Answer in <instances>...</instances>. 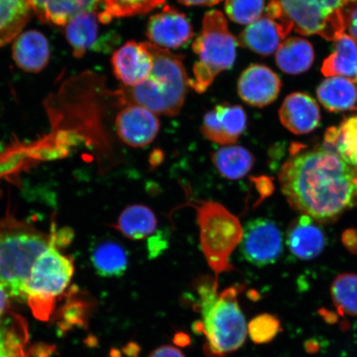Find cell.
<instances>
[{
	"instance_id": "obj_21",
	"label": "cell",
	"mask_w": 357,
	"mask_h": 357,
	"mask_svg": "<svg viewBox=\"0 0 357 357\" xmlns=\"http://www.w3.org/2000/svg\"><path fill=\"white\" fill-rule=\"evenodd\" d=\"M91 261L96 273L102 278H119L128 270L127 250L114 240H102L93 245Z\"/></svg>"
},
{
	"instance_id": "obj_33",
	"label": "cell",
	"mask_w": 357,
	"mask_h": 357,
	"mask_svg": "<svg viewBox=\"0 0 357 357\" xmlns=\"http://www.w3.org/2000/svg\"><path fill=\"white\" fill-rule=\"evenodd\" d=\"M87 306L86 303L75 301L66 307L64 324L69 325L86 324Z\"/></svg>"
},
{
	"instance_id": "obj_3",
	"label": "cell",
	"mask_w": 357,
	"mask_h": 357,
	"mask_svg": "<svg viewBox=\"0 0 357 357\" xmlns=\"http://www.w3.org/2000/svg\"><path fill=\"white\" fill-rule=\"evenodd\" d=\"M153 58L149 77L134 87H122L115 96L122 105H139L155 114L175 116L184 105L190 79L183 56L168 49L144 43Z\"/></svg>"
},
{
	"instance_id": "obj_19",
	"label": "cell",
	"mask_w": 357,
	"mask_h": 357,
	"mask_svg": "<svg viewBox=\"0 0 357 357\" xmlns=\"http://www.w3.org/2000/svg\"><path fill=\"white\" fill-rule=\"evenodd\" d=\"M29 2L40 21L64 26L80 13L96 11L99 0H29Z\"/></svg>"
},
{
	"instance_id": "obj_6",
	"label": "cell",
	"mask_w": 357,
	"mask_h": 357,
	"mask_svg": "<svg viewBox=\"0 0 357 357\" xmlns=\"http://www.w3.org/2000/svg\"><path fill=\"white\" fill-rule=\"evenodd\" d=\"M192 205L197 215L201 250L218 285L220 276L234 270L230 258L242 242L243 227L238 217L215 201Z\"/></svg>"
},
{
	"instance_id": "obj_13",
	"label": "cell",
	"mask_w": 357,
	"mask_h": 357,
	"mask_svg": "<svg viewBox=\"0 0 357 357\" xmlns=\"http://www.w3.org/2000/svg\"><path fill=\"white\" fill-rule=\"evenodd\" d=\"M281 89L280 79L273 70L264 65L254 64L240 75L238 95L248 105L262 108L273 102Z\"/></svg>"
},
{
	"instance_id": "obj_25",
	"label": "cell",
	"mask_w": 357,
	"mask_h": 357,
	"mask_svg": "<svg viewBox=\"0 0 357 357\" xmlns=\"http://www.w3.org/2000/svg\"><path fill=\"white\" fill-rule=\"evenodd\" d=\"M314 61V47L309 41L301 38L287 39L276 51V64L281 70L289 75L305 73Z\"/></svg>"
},
{
	"instance_id": "obj_36",
	"label": "cell",
	"mask_w": 357,
	"mask_h": 357,
	"mask_svg": "<svg viewBox=\"0 0 357 357\" xmlns=\"http://www.w3.org/2000/svg\"><path fill=\"white\" fill-rule=\"evenodd\" d=\"M149 357H185L178 348L166 345L156 348Z\"/></svg>"
},
{
	"instance_id": "obj_23",
	"label": "cell",
	"mask_w": 357,
	"mask_h": 357,
	"mask_svg": "<svg viewBox=\"0 0 357 357\" xmlns=\"http://www.w3.org/2000/svg\"><path fill=\"white\" fill-rule=\"evenodd\" d=\"M324 77H341L351 82L357 77V44L350 36L343 34L336 40L334 52L324 61Z\"/></svg>"
},
{
	"instance_id": "obj_8",
	"label": "cell",
	"mask_w": 357,
	"mask_h": 357,
	"mask_svg": "<svg viewBox=\"0 0 357 357\" xmlns=\"http://www.w3.org/2000/svg\"><path fill=\"white\" fill-rule=\"evenodd\" d=\"M291 22L296 32L336 41L347 29L346 0H271Z\"/></svg>"
},
{
	"instance_id": "obj_30",
	"label": "cell",
	"mask_w": 357,
	"mask_h": 357,
	"mask_svg": "<svg viewBox=\"0 0 357 357\" xmlns=\"http://www.w3.org/2000/svg\"><path fill=\"white\" fill-rule=\"evenodd\" d=\"M331 296L339 314L357 316V274L338 275L331 287Z\"/></svg>"
},
{
	"instance_id": "obj_1",
	"label": "cell",
	"mask_w": 357,
	"mask_h": 357,
	"mask_svg": "<svg viewBox=\"0 0 357 357\" xmlns=\"http://www.w3.org/2000/svg\"><path fill=\"white\" fill-rule=\"evenodd\" d=\"M280 173L281 190L291 206L321 222L331 221L357 203V174L328 147L293 146Z\"/></svg>"
},
{
	"instance_id": "obj_22",
	"label": "cell",
	"mask_w": 357,
	"mask_h": 357,
	"mask_svg": "<svg viewBox=\"0 0 357 357\" xmlns=\"http://www.w3.org/2000/svg\"><path fill=\"white\" fill-rule=\"evenodd\" d=\"M317 96L324 108L330 112L357 110V87L351 79L329 77L319 84Z\"/></svg>"
},
{
	"instance_id": "obj_2",
	"label": "cell",
	"mask_w": 357,
	"mask_h": 357,
	"mask_svg": "<svg viewBox=\"0 0 357 357\" xmlns=\"http://www.w3.org/2000/svg\"><path fill=\"white\" fill-rule=\"evenodd\" d=\"M195 287L196 310L201 316L196 330L206 338L205 354L225 357L238 350L248 337V324L238 300L243 287L234 285L218 292V285L209 276L199 279Z\"/></svg>"
},
{
	"instance_id": "obj_9",
	"label": "cell",
	"mask_w": 357,
	"mask_h": 357,
	"mask_svg": "<svg viewBox=\"0 0 357 357\" xmlns=\"http://www.w3.org/2000/svg\"><path fill=\"white\" fill-rule=\"evenodd\" d=\"M240 245L245 260L262 267L275 262L282 253V234L274 222L256 218L245 225Z\"/></svg>"
},
{
	"instance_id": "obj_37",
	"label": "cell",
	"mask_w": 357,
	"mask_h": 357,
	"mask_svg": "<svg viewBox=\"0 0 357 357\" xmlns=\"http://www.w3.org/2000/svg\"><path fill=\"white\" fill-rule=\"evenodd\" d=\"M10 298L8 293L3 288L0 287V318L6 315L10 307Z\"/></svg>"
},
{
	"instance_id": "obj_31",
	"label": "cell",
	"mask_w": 357,
	"mask_h": 357,
	"mask_svg": "<svg viewBox=\"0 0 357 357\" xmlns=\"http://www.w3.org/2000/svg\"><path fill=\"white\" fill-rule=\"evenodd\" d=\"M265 0H226L225 12L231 21L239 24H251L260 19Z\"/></svg>"
},
{
	"instance_id": "obj_14",
	"label": "cell",
	"mask_w": 357,
	"mask_h": 357,
	"mask_svg": "<svg viewBox=\"0 0 357 357\" xmlns=\"http://www.w3.org/2000/svg\"><path fill=\"white\" fill-rule=\"evenodd\" d=\"M112 66L115 77L124 87H134L149 77L153 58L144 43L130 41L114 53Z\"/></svg>"
},
{
	"instance_id": "obj_5",
	"label": "cell",
	"mask_w": 357,
	"mask_h": 357,
	"mask_svg": "<svg viewBox=\"0 0 357 357\" xmlns=\"http://www.w3.org/2000/svg\"><path fill=\"white\" fill-rule=\"evenodd\" d=\"M71 238V231H58L55 242L38 258L26 281V302L40 320L50 319L56 298L66 291L73 278V259L59 251Z\"/></svg>"
},
{
	"instance_id": "obj_12",
	"label": "cell",
	"mask_w": 357,
	"mask_h": 357,
	"mask_svg": "<svg viewBox=\"0 0 357 357\" xmlns=\"http://www.w3.org/2000/svg\"><path fill=\"white\" fill-rule=\"evenodd\" d=\"M116 131L125 144L141 149L155 140L160 122L153 112L139 105H128L116 119Z\"/></svg>"
},
{
	"instance_id": "obj_20",
	"label": "cell",
	"mask_w": 357,
	"mask_h": 357,
	"mask_svg": "<svg viewBox=\"0 0 357 357\" xmlns=\"http://www.w3.org/2000/svg\"><path fill=\"white\" fill-rule=\"evenodd\" d=\"M99 22L96 11L80 13L67 22L66 38L73 49L75 57L82 58L88 51L100 47Z\"/></svg>"
},
{
	"instance_id": "obj_40",
	"label": "cell",
	"mask_w": 357,
	"mask_h": 357,
	"mask_svg": "<svg viewBox=\"0 0 357 357\" xmlns=\"http://www.w3.org/2000/svg\"><path fill=\"white\" fill-rule=\"evenodd\" d=\"M354 82L355 83L356 87H357V77H356V79L354 80Z\"/></svg>"
},
{
	"instance_id": "obj_10",
	"label": "cell",
	"mask_w": 357,
	"mask_h": 357,
	"mask_svg": "<svg viewBox=\"0 0 357 357\" xmlns=\"http://www.w3.org/2000/svg\"><path fill=\"white\" fill-rule=\"evenodd\" d=\"M146 36L156 46L176 49L193 38L194 29L184 13L165 6L162 11L150 17Z\"/></svg>"
},
{
	"instance_id": "obj_17",
	"label": "cell",
	"mask_w": 357,
	"mask_h": 357,
	"mask_svg": "<svg viewBox=\"0 0 357 357\" xmlns=\"http://www.w3.org/2000/svg\"><path fill=\"white\" fill-rule=\"evenodd\" d=\"M13 46L15 63L26 73H38L50 60V47L45 36L36 30L17 36Z\"/></svg>"
},
{
	"instance_id": "obj_4",
	"label": "cell",
	"mask_w": 357,
	"mask_h": 357,
	"mask_svg": "<svg viewBox=\"0 0 357 357\" xmlns=\"http://www.w3.org/2000/svg\"><path fill=\"white\" fill-rule=\"evenodd\" d=\"M57 231L43 233L8 214L0 220V287L25 302V285L38 258L55 242Z\"/></svg>"
},
{
	"instance_id": "obj_26",
	"label": "cell",
	"mask_w": 357,
	"mask_h": 357,
	"mask_svg": "<svg viewBox=\"0 0 357 357\" xmlns=\"http://www.w3.org/2000/svg\"><path fill=\"white\" fill-rule=\"evenodd\" d=\"M158 225V218L149 207L132 204L120 213L114 227L127 238L137 241L153 234Z\"/></svg>"
},
{
	"instance_id": "obj_34",
	"label": "cell",
	"mask_w": 357,
	"mask_h": 357,
	"mask_svg": "<svg viewBox=\"0 0 357 357\" xmlns=\"http://www.w3.org/2000/svg\"><path fill=\"white\" fill-rule=\"evenodd\" d=\"M347 29L357 44V3L345 10Z\"/></svg>"
},
{
	"instance_id": "obj_16",
	"label": "cell",
	"mask_w": 357,
	"mask_h": 357,
	"mask_svg": "<svg viewBox=\"0 0 357 357\" xmlns=\"http://www.w3.org/2000/svg\"><path fill=\"white\" fill-rule=\"evenodd\" d=\"M279 116L281 123L296 135L314 131L321 119L318 104L312 97L301 92L293 93L285 98Z\"/></svg>"
},
{
	"instance_id": "obj_29",
	"label": "cell",
	"mask_w": 357,
	"mask_h": 357,
	"mask_svg": "<svg viewBox=\"0 0 357 357\" xmlns=\"http://www.w3.org/2000/svg\"><path fill=\"white\" fill-rule=\"evenodd\" d=\"M105 10L98 13L101 24H107L114 17L145 15L162 6L166 0H100Z\"/></svg>"
},
{
	"instance_id": "obj_11",
	"label": "cell",
	"mask_w": 357,
	"mask_h": 357,
	"mask_svg": "<svg viewBox=\"0 0 357 357\" xmlns=\"http://www.w3.org/2000/svg\"><path fill=\"white\" fill-rule=\"evenodd\" d=\"M247 114L239 105H218L204 115L200 131L221 146L234 145L247 128Z\"/></svg>"
},
{
	"instance_id": "obj_38",
	"label": "cell",
	"mask_w": 357,
	"mask_h": 357,
	"mask_svg": "<svg viewBox=\"0 0 357 357\" xmlns=\"http://www.w3.org/2000/svg\"><path fill=\"white\" fill-rule=\"evenodd\" d=\"M178 1L187 6H213L220 3L222 0H178Z\"/></svg>"
},
{
	"instance_id": "obj_7",
	"label": "cell",
	"mask_w": 357,
	"mask_h": 357,
	"mask_svg": "<svg viewBox=\"0 0 357 357\" xmlns=\"http://www.w3.org/2000/svg\"><path fill=\"white\" fill-rule=\"evenodd\" d=\"M238 44L225 15L218 10L208 12L204 17L202 30L192 47L198 61L189 86L199 93L206 91L218 75L234 66Z\"/></svg>"
},
{
	"instance_id": "obj_18",
	"label": "cell",
	"mask_w": 357,
	"mask_h": 357,
	"mask_svg": "<svg viewBox=\"0 0 357 357\" xmlns=\"http://www.w3.org/2000/svg\"><path fill=\"white\" fill-rule=\"evenodd\" d=\"M287 243L294 256L303 260H311L324 251L326 238L312 218L303 214L290 226Z\"/></svg>"
},
{
	"instance_id": "obj_15",
	"label": "cell",
	"mask_w": 357,
	"mask_h": 357,
	"mask_svg": "<svg viewBox=\"0 0 357 357\" xmlns=\"http://www.w3.org/2000/svg\"><path fill=\"white\" fill-rule=\"evenodd\" d=\"M291 29V26L266 15L241 33L238 43L257 54L270 56L278 50Z\"/></svg>"
},
{
	"instance_id": "obj_27",
	"label": "cell",
	"mask_w": 357,
	"mask_h": 357,
	"mask_svg": "<svg viewBox=\"0 0 357 357\" xmlns=\"http://www.w3.org/2000/svg\"><path fill=\"white\" fill-rule=\"evenodd\" d=\"M212 162L222 177L236 181L248 175L255 163V158L245 147L229 145L214 151Z\"/></svg>"
},
{
	"instance_id": "obj_32",
	"label": "cell",
	"mask_w": 357,
	"mask_h": 357,
	"mask_svg": "<svg viewBox=\"0 0 357 357\" xmlns=\"http://www.w3.org/2000/svg\"><path fill=\"white\" fill-rule=\"evenodd\" d=\"M280 331V320L269 314L255 317L248 325V335L256 344L271 342Z\"/></svg>"
},
{
	"instance_id": "obj_28",
	"label": "cell",
	"mask_w": 357,
	"mask_h": 357,
	"mask_svg": "<svg viewBox=\"0 0 357 357\" xmlns=\"http://www.w3.org/2000/svg\"><path fill=\"white\" fill-rule=\"evenodd\" d=\"M32 12L29 0H0V47L20 34Z\"/></svg>"
},
{
	"instance_id": "obj_39",
	"label": "cell",
	"mask_w": 357,
	"mask_h": 357,
	"mask_svg": "<svg viewBox=\"0 0 357 357\" xmlns=\"http://www.w3.org/2000/svg\"><path fill=\"white\" fill-rule=\"evenodd\" d=\"M346 2H351L352 3H357V0H346Z\"/></svg>"
},
{
	"instance_id": "obj_35",
	"label": "cell",
	"mask_w": 357,
	"mask_h": 357,
	"mask_svg": "<svg viewBox=\"0 0 357 357\" xmlns=\"http://www.w3.org/2000/svg\"><path fill=\"white\" fill-rule=\"evenodd\" d=\"M149 250L151 257L160 255L167 247V240L162 235L156 234L151 238L149 243Z\"/></svg>"
},
{
	"instance_id": "obj_24",
	"label": "cell",
	"mask_w": 357,
	"mask_h": 357,
	"mask_svg": "<svg viewBox=\"0 0 357 357\" xmlns=\"http://www.w3.org/2000/svg\"><path fill=\"white\" fill-rule=\"evenodd\" d=\"M28 325L15 312H8L0 318V357H29Z\"/></svg>"
}]
</instances>
